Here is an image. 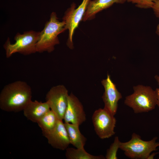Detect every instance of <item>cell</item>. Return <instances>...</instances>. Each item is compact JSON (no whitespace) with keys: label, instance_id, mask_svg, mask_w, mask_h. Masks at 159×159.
Instances as JSON below:
<instances>
[{"label":"cell","instance_id":"obj_1","mask_svg":"<svg viewBox=\"0 0 159 159\" xmlns=\"http://www.w3.org/2000/svg\"><path fill=\"white\" fill-rule=\"evenodd\" d=\"M32 91L26 82L16 81L5 85L0 93V108L7 112L23 110L32 100Z\"/></svg>","mask_w":159,"mask_h":159},{"label":"cell","instance_id":"obj_2","mask_svg":"<svg viewBox=\"0 0 159 159\" xmlns=\"http://www.w3.org/2000/svg\"><path fill=\"white\" fill-rule=\"evenodd\" d=\"M65 25L64 21H59L55 12L52 13L49 20L40 32L36 45L37 52L51 53L53 51L55 46L59 44L58 35L66 30Z\"/></svg>","mask_w":159,"mask_h":159},{"label":"cell","instance_id":"obj_3","mask_svg":"<svg viewBox=\"0 0 159 159\" xmlns=\"http://www.w3.org/2000/svg\"><path fill=\"white\" fill-rule=\"evenodd\" d=\"M134 92L127 96L124 103L135 113L147 112L154 110L157 105L155 90L149 86L139 85L133 87Z\"/></svg>","mask_w":159,"mask_h":159},{"label":"cell","instance_id":"obj_4","mask_svg":"<svg viewBox=\"0 0 159 159\" xmlns=\"http://www.w3.org/2000/svg\"><path fill=\"white\" fill-rule=\"evenodd\" d=\"M157 137H154L151 140L144 141L139 135L133 133L131 139L125 142H120L119 148L124 151L127 157L132 159H147L153 151L157 150L159 143Z\"/></svg>","mask_w":159,"mask_h":159},{"label":"cell","instance_id":"obj_5","mask_svg":"<svg viewBox=\"0 0 159 159\" xmlns=\"http://www.w3.org/2000/svg\"><path fill=\"white\" fill-rule=\"evenodd\" d=\"M40 33L33 30L24 32L22 34L17 33L14 38L15 42L13 44L8 37L3 45L6 57L9 58L16 53L27 55L36 52V45Z\"/></svg>","mask_w":159,"mask_h":159},{"label":"cell","instance_id":"obj_6","mask_svg":"<svg viewBox=\"0 0 159 159\" xmlns=\"http://www.w3.org/2000/svg\"><path fill=\"white\" fill-rule=\"evenodd\" d=\"M92 120L95 132L100 139L108 138L115 135L116 118L105 108L95 110L92 115Z\"/></svg>","mask_w":159,"mask_h":159},{"label":"cell","instance_id":"obj_7","mask_svg":"<svg viewBox=\"0 0 159 159\" xmlns=\"http://www.w3.org/2000/svg\"><path fill=\"white\" fill-rule=\"evenodd\" d=\"M68 92L64 85H59L52 87L46 95V101L49 103L50 109L60 120L63 119L67 105Z\"/></svg>","mask_w":159,"mask_h":159},{"label":"cell","instance_id":"obj_8","mask_svg":"<svg viewBox=\"0 0 159 159\" xmlns=\"http://www.w3.org/2000/svg\"><path fill=\"white\" fill-rule=\"evenodd\" d=\"M90 0H83L80 5L76 9L75 4H72L71 7L66 11L63 17V21L65 23L66 30H69L67 44L70 49L73 48L72 38L74 33L80 22L82 19Z\"/></svg>","mask_w":159,"mask_h":159},{"label":"cell","instance_id":"obj_9","mask_svg":"<svg viewBox=\"0 0 159 159\" xmlns=\"http://www.w3.org/2000/svg\"><path fill=\"white\" fill-rule=\"evenodd\" d=\"M101 83L105 90L102 97L104 103V108L115 115L117 111L118 102L122 97V95L118 90L108 74L107 78L102 80Z\"/></svg>","mask_w":159,"mask_h":159},{"label":"cell","instance_id":"obj_10","mask_svg":"<svg viewBox=\"0 0 159 159\" xmlns=\"http://www.w3.org/2000/svg\"><path fill=\"white\" fill-rule=\"evenodd\" d=\"M63 120L64 123L79 126L86 120V114L82 104L72 93L69 95Z\"/></svg>","mask_w":159,"mask_h":159},{"label":"cell","instance_id":"obj_11","mask_svg":"<svg viewBox=\"0 0 159 159\" xmlns=\"http://www.w3.org/2000/svg\"><path fill=\"white\" fill-rule=\"evenodd\" d=\"M45 137L48 143L55 149L66 150L70 144L64 123L62 120H59L55 128Z\"/></svg>","mask_w":159,"mask_h":159},{"label":"cell","instance_id":"obj_12","mask_svg":"<svg viewBox=\"0 0 159 159\" xmlns=\"http://www.w3.org/2000/svg\"><path fill=\"white\" fill-rule=\"evenodd\" d=\"M50 109L48 102H42L37 100L30 101L24 109V115L27 119L37 123Z\"/></svg>","mask_w":159,"mask_h":159},{"label":"cell","instance_id":"obj_13","mask_svg":"<svg viewBox=\"0 0 159 159\" xmlns=\"http://www.w3.org/2000/svg\"><path fill=\"white\" fill-rule=\"evenodd\" d=\"M127 0H90L82 20L85 21L93 19L97 13L109 7L114 4H123Z\"/></svg>","mask_w":159,"mask_h":159},{"label":"cell","instance_id":"obj_14","mask_svg":"<svg viewBox=\"0 0 159 159\" xmlns=\"http://www.w3.org/2000/svg\"><path fill=\"white\" fill-rule=\"evenodd\" d=\"M64 124L70 144L76 148L84 147L87 139L81 133L79 126L69 123H64Z\"/></svg>","mask_w":159,"mask_h":159},{"label":"cell","instance_id":"obj_15","mask_svg":"<svg viewBox=\"0 0 159 159\" xmlns=\"http://www.w3.org/2000/svg\"><path fill=\"white\" fill-rule=\"evenodd\" d=\"M59 120L56 114L51 110L38 121L37 123L45 137L55 128Z\"/></svg>","mask_w":159,"mask_h":159},{"label":"cell","instance_id":"obj_16","mask_svg":"<svg viewBox=\"0 0 159 159\" xmlns=\"http://www.w3.org/2000/svg\"><path fill=\"white\" fill-rule=\"evenodd\" d=\"M65 156L67 159H105L102 155H94L87 152L84 147L74 148H68L66 150Z\"/></svg>","mask_w":159,"mask_h":159},{"label":"cell","instance_id":"obj_17","mask_svg":"<svg viewBox=\"0 0 159 159\" xmlns=\"http://www.w3.org/2000/svg\"><path fill=\"white\" fill-rule=\"evenodd\" d=\"M120 141L118 137L116 136L113 142L109 148L107 150L105 157L106 159H117V153L119 148Z\"/></svg>","mask_w":159,"mask_h":159},{"label":"cell","instance_id":"obj_18","mask_svg":"<svg viewBox=\"0 0 159 159\" xmlns=\"http://www.w3.org/2000/svg\"><path fill=\"white\" fill-rule=\"evenodd\" d=\"M158 0H127L129 2L135 4V6L141 9L152 8L154 4Z\"/></svg>","mask_w":159,"mask_h":159},{"label":"cell","instance_id":"obj_19","mask_svg":"<svg viewBox=\"0 0 159 159\" xmlns=\"http://www.w3.org/2000/svg\"><path fill=\"white\" fill-rule=\"evenodd\" d=\"M152 9L153 10L155 16L159 19V0L154 4Z\"/></svg>","mask_w":159,"mask_h":159},{"label":"cell","instance_id":"obj_20","mask_svg":"<svg viewBox=\"0 0 159 159\" xmlns=\"http://www.w3.org/2000/svg\"><path fill=\"white\" fill-rule=\"evenodd\" d=\"M157 99V105L159 107V87L157 88L155 90Z\"/></svg>","mask_w":159,"mask_h":159},{"label":"cell","instance_id":"obj_21","mask_svg":"<svg viewBox=\"0 0 159 159\" xmlns=\"http://www.w3.org/2000/svg\"><path fill=\"white\" fill-rule=\"evenodd\" d=\"M158 153L153 152V153H151L147 158V159H153L155 156Z\"/></svg>","mask_w":159,"mask_h":159},{"label":"cell","instance_id":"obj_22","mask_svg":"<svg viewBox=\"0 0 159 159\" xmlns=\"http://www.w3.org/2000/svg\"><path fill=\"white\" fill-rule=\"evenodd\" d=\"M156 34L159 36V23L157 25L156 30Z\"/></svg>","mask_w":159,"mask_h":159},{"label":"cell","instance_id":"obj_23","mask_svg":"<svg viewBox=\"0 0 159 159\" xmlns=\"http://www.w3.org/2000/svg\"><path fill=\"white\" fill-rule=\"evenodd\" d=\"M154 78L157 82L158 85H159V76L158 75H155L154 77Z\"/></svg>","mask_w":159,"mask_h":159},{"label":"cell","instance_id":"obj_24","mask_svg":"<svg viewBox=\"0 0 159 159\" xmlns=\"http://www.w3.org/2000/svg\"><path fill=\"white\" fill-rule=\"evenodd\" d=\"M159 143V146H158V147H159V142H158Z\"/></svg>","mask_w":159,"mask_h":159}]
</instances>
